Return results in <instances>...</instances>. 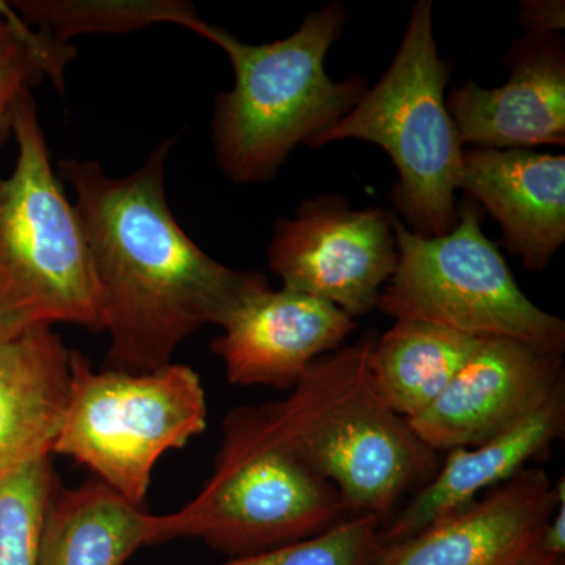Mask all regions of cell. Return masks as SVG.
Instances as JSON below:
<instances>
[{
    "mask_svg": "<svg viewBox=\"0 0 565 565\" xmlns=\"http://www.w3.org/2000/svg\"><path fill=\"white\" fill-rule=\"evenodd\" d=\"M174 139L125 178L109 177L95 161L58 162V177L76 193L110 337L102 370L139 374L167 366L196 330L222 329L270 288L263 274L232 269L204 253L174 218L166 192Z\"/></svg>",
    "mask_w": 565,
    "mask_h": 565,
    "instance_id": "cell-1",
    "label": "cell"
},
{
    "mask_svg": "<svg viewBox=\"0 0 565 565\" xmlns=\"http://www.w3.org/2000/svg\"><path fill=\"white\" fill-rule=\"evenodd\" d=\"M348 514L337 487L289 440L273 401L225 416L210 479L178 511L152 516L151 539H200L239 557L315 537Z\"/></svg>",
    "mask_w": 565,
    "mask_h": 565,
    "instance_id": "cell-2",
    "label": "cell"
},
{
    "mask_svg": "<svg viewBox=\"0 0 565 565\" xmlns=\"http://www.w3.org/2000/svg\"><path fill=\"white\" fill-rule=\"evenodd\" d=\"M344 24L343 3L333 2L274 43H243L210 25L204 39L225 51L234 70L233 88L217 96L212 117L215 159L230 180H273L297 145L327 131L362 99L364 77L337 82L326 71Z\"/></svg>",
    "mask_w": 565,
    "mask_h": 565,
    "instance_id": "cell-3",
    "label": "cell"
},
{
    "mask_svg": "<svg viewBox=\"0 0 565 565\" xmlns=\"http://www.w3.org/2000/svg\"><path fill=\"white\" fill-rule=\"evenodd\" d=\"M373 340L316 360L274 405L299 455L337 487L349 511L384 520L441 462L375 393L367 367Z\"/></svg>",
    "mask_w": 565,
    "mask_h": 565,
    "instance_id": "cell-4",
    "label": "cell"
},
{
    "mask_svg": "<svg viewBox=\"0 0 565 565\" xmlns=\"http://www.w3.org/2000/svg\"><path fill=\"white\" fill-rule=\"evenodd\" d=\"M13 137L17 163L0 173V338L54 323L104 332L87 237L52 169L32 92L18 106Z\"/></svg>",
    "mask_w": 565,
    "mask_h": 565,
    "instance_id": "cell-5",
    "label": "cell"
},
{
    "mask_svg": "<svg viewBox=\"0 0 565 565\" xmlns=\"http://www.w3.org/2000/svg\"><path fill=\"white\" fill-rule=\"evenodd\" d=\"M452 62L438 55L433 2L419 0L390 68L341 120L308 141L360 139L388 152L399 173L393 203L414 233L438 237L457 223L463 143L446 106Z\"/></svg>",
    "mask_w": 565,
    "mask_h": 565,
    "instance_id": "cell-6",
    "label": "cell"
},
{
    "mask_svg": "<svg viewBox=\"0 0 565 565\" xmlns=\"http://www.w3.org/2000/svg\"><path fill=\"white\" fill-rule=\"evenodd\" d=\"M206 426V393L191 366L95 371L87 356L73 351L68 404L52 455L71 457L143 505L159 459L184 448Z\"/></svg>",
    "mask_w": 565,
    "mask_h": 565,
    "instance_id": "cell-7",
    "label": "cell"
},
{
    "mask_svg": "<svg viewBox=\"0 0 565 565\" xmlns=\"http://www.w3.org/2000/svg\"><path fill=\"white\" fill-rule=\"evenodd\" d=\"M476 204L457 211L451 233L424 237L393 217L397 264L377 308L475 338H511L564 353L565 322L516 285L504 256L482 233Z\"/></svg>",
    "mask_w": 565,
    "mask_h": 565,
    "instance_id": "cell-8",
    "label": "cell"
},
{
    "mask_svg": "<svg viewBox=\"0 0 565 565\" xmlns=\"http://www.w3.org/2000/svg\"><path fill=\"white\" fill-rule=\"evenodd\" d=\"M267 253L282 288L326 300L351 318L377 308L397 264L392 215L353 211L341 195L305 200L292 218H280Z\"/></svg>",
    "mask_w": 565,
    "mask_h": 565,
    "instance_id": "cell-9",
    "label": "cell"
},
{
    "mask_svg": "<svg viewBox=\"0 0 565 565\" xmlns=\"http://www.w3.org/2000/svg\"><path fill=\"white\" fill-rule=\"evenodd\" d=\"M563 388V353L481 338L445 392L407 424L435 452L473 448L508 433Z\"/></svg>",
    "mask_w": 565,
    "mask_h": 565,
    "instance_id": "cell-10",
    "label": "cell"
},
{
    "mask_svg": "<svg viewBox=\"0 0 565 565\" xmlns=\"http://www.w3.org/2000/svg\"><path fill=\"white\" fill-rule=\"evenodd\" d=\"M565 501L541 468H523L484 500L449 512L418 534L384 545L374 565H533L546 523Z\"/></svg>",
    "mask_w": 565,
    "mask_h": 565,
    "instance_id": "cell-11",
    "label": "cell"
},
{
    "mask_svg": "<svg viewBox=\"0 0 565 565\" xmlns=\"http://www.w3.org/2000/svg\"><path fill=\"white\" fill-rule=\"evenodd\" d=\"M356 329L334 305L289 289H267L222 327L211 349L236 386L291 392L311 364L337 352Z\"/></svg>",
    "mask_w": 565,
    "mask_h": 565,
    "instance_id": "cell-12",
    "label": "cell"
},
{
    "mask_svg": "<svg viewBox=\"0 0 565 565\" xmlns=\"http://www.w3.org/2000/svg\"><path fill=\"white\" fill-rule=\"evenodd\" d=\"M511 76L501 87L465 82L449 96L463 145L478 150H527L565 145V52L555 33H530L508 54Z\"/></svg>",
    "mask_w": 565,
    "mask_h": 565,
    "instance_id": "cell-13",
    "label": "cell"
},
{
    "mask_svg": "<svg viewBox=\"0 0 565 565\" xmlns=\"http://www.w3.org/2000/svg\"><path fill=\"white\" fill-rule=\"evenodd\" d=\"M460 189L500 222L527 270L546 269L565 241V156L465 150Z\"/></svg>",
    "mask_w": 565,
    "mask_h": 565,
    "instance_id": "cell-14",
    "label": "cell"
},
{
    "mask_svg": "<svg viewBox=\"0 0 565 565\" xmlns=\"http://www.w3.org/2000/svg\"><path fill=\"white\" fill-rule=\"evenodd\" d=\"M71 356L50 326L0 338V475L52 456L68 404Z\"/></svg>",
    "mask_w": 565,
    "mask_h": 565,
    "instance_id": "cell-15",
    "label": "cell"
},
{
    "mask_svg": "<svg viewBox=\"0 0 565 565\" xmlns=\"http://www.w3.org/2000/svg\"><path fill=\"white\" fill-rule=\"evenodd\" d=\"M565 434V388L522 423L473 448L448 451L434 478L381 530L384 545L396 544L441 516L475 501L476 494L514 478L531 459L544 456Z\"/></svg>",
    "mask_w": 565,
    "mask_h": 565,
    "instance_id": "cell-16",
    "label": "cell"
},
{
    "mask_svg": "<svg viewBox=\"0 0 565 565\" xmlns=\"http://www.w3.org/2000/svg\"><path fill=\"white\" fill-rule=\"evenodd\" d=\"M152 516L103 479L52 490L41 519L36 565H125L152 545Z\"/></svg>",
    "mask_w": 565,
    "mask_h": 565,
    "instance_id": "cell-17",
    "label": "cell"
},
{
    "mask_svg": "<svg viewBox=\"0 0 565 565\" xmlns=\"http://www.w3.org/2000/svg\"><path fill=\"white\" fill-rule=\"evenodd\" d=\"M479 340L435 323L397 319L371 344V384L394 414L407 422L445 392Z\"/></svg>",
    "mask_w": 565,
    "mask_h": 565,
    "instance_id": "cell-18",
    "label": "cell"
},
{
    "mask_svg": "<svg viewBox=\"0 0 565 565\" xmlns=\"http://www.w3.org/2000/svg\"><path fill=\"white\" fill-rule=\"evenodd\" d=\"M25 24L61 43L87 33H132L159 22L206 36L210 24L180 0H17L10 2Z\"/></svg>",
    "mask_w": 565,
    "mask_h": 565,
    "instance_id": "cell-19",
    "label": "cell"
},
{
    "mask_svg": "<svg viewBox=\"0 0 565 565\" xmlns=\"http://www.w3.org/2000/svg\"><path fill=\"white\" fill-rule=\"evenodd\" d=\"M77 51L18 17L0 2V148L13 137L14 115L22 96L50 77L65 88V71Z\"/></svg>",
    "mask_w": 565,
    "mask_h": 565,
    "instance_id": "cell-20",
    "label": "cell"
},
{
    "mask_svg": "<svg viewBox=\"0 0 565 565\" xmlns=\"http://www.w3.org/2000/svg\"><path fill=\"white\" fill-rule=\"evenodd\" d=\"M57 484L51 456L0 475V565H36L41 519Z\"/></svg>",
    "mask_w": 565,
    "mask_h": 565,
    "instance_id": "cell-21",
    "label": "cell"
},
{
    "mask_svg": "<svg viewBox=\"0 0 565 565\" xmlns=\"http://www.w3.org/2000/svg\"><path fill=\"white\" fill-rule=\"evenodd\" d=\"M381 526L379 516L356 514L315 537L221 565H374L384 550Z\"/></svg>",
    "mask_w": 565,
    "mask_h": 565,
    "instance_id": "cell-22",
    "label": "cell"
},
{
    "mask_svg": "<svg viewBox=\"0 0 565 565\" xmlns=\"http://www.w3.org/2000/svg\"><path fill=\"white\" fill-rule=\"evenodd\" d=\"M564 11L563 0H531L522 3L520 18L530 33H555L564 29Z\"/></svg>",
    "mask_w": 565,
    "mask_h": 565,
    "instance_id": "cell-23",
    "label": "cell"
},
{
    "mask_svg": "<svg viewBox=\"0 0 565 565\" xmlns=\"http://www.w3.org/2000/svg\"><path fill=\"white\" fill-rule=\"evenodd\" d=\"M541 550L546 557H565V501L546 523Z\"/></svg>",
    "mask_w": 565,
    "mask_h": 565,
    "instance_id": "cell-24",
    "label": "cell"
},
{
    "mask_svg": "<svg viewBox=\"0 0 565 565\" xmlns=\"http://www.w3.org/2000/svg\"><path fill=\"white\" fill-rule=\"evenodd\" d=\"M533 565H565V557H541Z\"/></svg>",
    "mask_w": 565,
    "mask_h": 565,
    "instance_id": "cell-25",
    "label": "cell"
}]
</instances>
